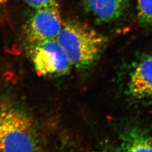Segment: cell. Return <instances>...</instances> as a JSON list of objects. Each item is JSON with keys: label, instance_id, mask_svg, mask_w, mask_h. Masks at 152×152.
<instances>
[{"label": "cell", "instance_id": "1", "mask_svg": "<svg viewBox=\"0 0 152 152\" xmlns=\"http://www.w3.org/2000/svg\"><path fill=\"white\" fill-rule=\"evenodd\" d=\"M41 143L32 121L24 111L0 102V152H37Z\"/></svg>", "mask_w": 152, "mask_h": 152}, {"label": "cell", "instance_id": "2", "mask_svg": "<svg viewBox=\"0 0 152 152\" xmlns=\"http://www.w3.org/2000/svg\"><path fill=\"white\" fill-rule=\"evenodd\" d=\"M56 40L73 66L77 68L92 65L100 56L106 43L102 34L73 20L63 22Z\"/></svg>", "mask_w": 152, "mask_h": 152}, {"label": "cell", "instance_id": "3", "mask_svg": "<svg viewBox=\"0 0 152 152\" xmlns=\"http://www.w3.org/2000/svg\"><path fill=\"white\" fill-rule=\"evenodd\" d=\"M30 57L39 76H64L73 66L56 39L32 44Z\"/></svg>", "mask_w": 152, "mask_h": 152}, {"label": "cell", "instance_id": "4", "mask_svg": "<svg viewBox=\"0 0 152 152\" xmlns=\"http://www.w3.org/2000/svg\"><path fill=\"white\" fill-rule=\"evenodd\" d=\"M63 24L58 4L35 9L26 23V38L31 45L56 39Z\"/></svg>", "mask_w": 152, "mask_h": 152}, {"label": "cell", "instance_id": "5", "mask_svg": "<svg viewBox=\"0 0 152 152\" xmlns=\"http://www.w3.org/2000/svg\"><path fill=\"white\" fill-rule=\"evenodd\" d=\"M131 95L137 99L152 101V55L142 59L131 73Z\"/></svg>", "mask_w": 152, "mask_h": 152}, {"label": "cell", "instance_id": "6", "mask_svg": "<svg viewBox=\"0 0 152 152\" xmlns=\"http://www.w3.org/2000/svg\"><path fill=\"white\" fill-rule=\"evenodd\" d=\"M86 10L98 22H112L122 16L128 0H81Z\"/></svg>", "mask_w": 152, "mask_h": 152}, {"label": "cell", "instance_id": "7", "mask_svg": "<svg viewBox=\"0 0 152 152\" xmlns=\"http://www.w3.org/2000/svg\"><path fill=\"white\" fill-rule=\"evenodd\" d=\"M121 147L126 152H152V137L139 129H131L125 133Z\"/></svg>", "mask_w": 152, "mask_h": 152}, {"label": "cell", "instance_id": "8", "mask_svg": "<svg viewBox=\"0 0 152 152\" xmlns=\"http://www.w3.org/2000/svg\"><path fill=\"white\" fill-rule=\"evenodd\" d=\"M137 16L144 25H152V0H137Z\"/></svg>", "mask_w": 152, "mask_h": 152}, {"label": "cell", "instance_id": "9", "mask_svg": "<svg viewBox=\"0 0 152 152\" xmlns=\"http://www.w3.org/2000/svg\"><path fill=\"white\" fill-rule=\"evenodd\" d=\"M28 5L35 9L58 4L56 0H24Z\"/></svg>", "mask_w": 152, "mask_h": 152}, {"label": "cell", "instance_id": "10", "mask_svg": "<svg viewBox=\"0 0 152 152\" xmlns=\"http://www.w3.org/2000/svg\"><path fill=\"white\" fill-rule=\"evenodd\" d=\"M8 0H0V5L5 4Z\"/></svg>", "mask_w": 152, "mask_h": 152}]
</instances>
